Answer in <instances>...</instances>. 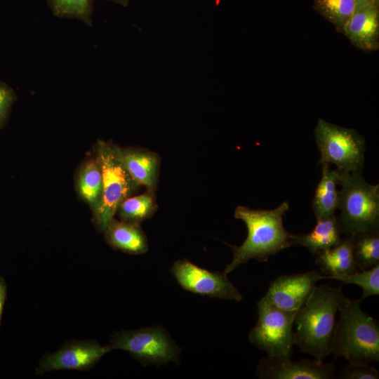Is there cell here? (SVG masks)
<instances>
[{"label":"cell","mask_w":379,"mask_h":379,"mask_svg":"<svg viewBox=\"0 0 379 379\" xmlns=\"http://www.w3.org/2000/svg\"><path fill=\"white\" fill-rule=\"evenodd\" d=\"M328 277L315 270L281 275L272 281L262 298L286 311L298 312L307 300L316 284Z\"/></svg>","instance_id":"cell-11"},{"label":"cell","mask_w":379,"mask_h":379,"mask_svg":"<svg viewBox=\"0 0 379 379\" xmlns=\"http://www.w3.org/2000/svg\"><path fill=\"white\" fill-rule=\"evenodd\" d=\"M368 4L378 6L379 0H365Z\"/></svg>","instance_id":"cell-30"},{"label":"cell","mask_w":379,"mask_h":379,"mask_svg":"<svg viewBox=\"0 0 379 379\" xmlns=\"http://www.w3.org/2000/svg\"><path fill=\"white\" fill-rule=\"evenodd\" d=\"M314 136L320 153L319 164H334L339 171H362L366 141L354 128L319 118Z\"/></svg>","instance_id":"cell-6"},{"label":"cell","mask_w":379,"mask_h":379,"mask_svg":"<svg viewBox=\"0 0 379 379\" xmlns=\"http://www.w3.org/2000/svg\"><path fill=\"white\" fill-rule=\"evenodd\" d=\"M288 209L287 201L270 210L238 206L234 218L245 223L248 234L240 246H230L232 260L223 272L227 274L253 259L267 262L270 256L291 247L293 234L285 229L283 223L284 215Z\"/></svg>","instance_id":"cell-1"},{"label":"cell","mask_w":379,"mask_h":379,"mask_svg":"<svg viewBox=\"0 0 379 379\" xmlns=\"http://www.w3.org/2000/svg\"><path fill=\"white\" fill-rule=\"evenodd\" d=\"M339 174L337 218L343 235L379 231V185L367 182L362 171H339Z\"/></svg>","instance_id":"cell-4"},{"label":"cell","mask_w":379,"mask_h":379,"mask_svg":"<svg viewBox=\"0 0 379 379\" xmlns=\"http://www.w3.org/2000/svg\"><path fill=\"white\" fill-rule=\"evenodd\" d=\"M77 190L93 212L99 205L102 192V171L95 155L87 158L79 168Z\"/></svg>","instance_id":"cell-19"},{"label":"cell","mask_w":379,"mask_h":379,"mask_svg":"<svg viewBox=\"0 0 379 379\" xmlns=\"http://www.w3.org/2000/svg\"><path fill=\"white\" fill-rule=\"evenodd\" d=\"M258 321L249 340L268 356L291 358L293 326L297 312L279 309L261 298L258 302Z\"/></svg>","instance_id":"cell-7"},{"label":"cell","mask_w":379,"mask_h":379,"mask_svg":"<svg viewBox=\"0 0 379 379\" xmlns=\"http://www.w3.org/2000/svg\"><path fill=\"white\" fill-rule=\"evenodd\" d=\"M361 300L342 298L331 342V354L343 357L350 363L379 360V326L378 321L364 312Z\"/></svg>","instance_id":"cell-3"},{"label":"cell","mask_w":379,"mask_h":379,"mask_svg":"<svg viewBox=\"0 0 379 379\" xmlns=\"http://www.w3.org/2000/svg\"><path fill=\"white\" fill-rule=\"evenodd\" d=\"M47 3L55 16L76 18L92 26L93 0H47Z\"/></svg>","instance_id":"cell-23"},{"label":"cell","mask_w":379,"mask_h":379,"mask_svg":"<svg viewBox=\"0 0 379 379\" xmlns=\"http://www.w3.org/2000/svg\"><path fill=\"white\" fill-rule=\"evenodd\" d=\"M117 155L131 176L147 190L156 191L158 186L161 158L148 149L116 145Z\"/></svg>","instance_id":"cell-13"},{"label":"cell","mask_w":379,"mask_h":379,"mask_svg":"<svg viewBox=\"0 0 379 379\" xmlns=\"http://www.w3.org/2000/svg\"><path fill=\"white\" fill-rule=\"evenodd\" d=\"M109 351L108 345L102 346L94 340H69L57 351L43 355L35 369L36 374L61 370L86 371Z\"/></svg>","instance_id":"cell-10"},{"label":"cell","mask_w":379,"mask_h":379,"mask_svg":"<svg viewBox=\"0 0 379 379\" xmlns=\"http://www.w3.org/2000/svg\"><path fill=\"white\" fill-rule=\"evenodd\" d=\"M335 373L333 363L321 359L293 361L268 355L260 360L256 368L257 377L262 379H333Z\"/></svg>","instance_id":"cell-12"},{"label":"cell","mask_w":379,"mask_h":379,"mask_svg":"<svg viewBox=\"0 0 379 379\" xmlns=\"http://www.w3.org/2000/svg\"><path fill=\"white\" fill-rule=\"evenodd\" d=\"M354 1H355L357 4V8H360L368 4L365 0H354Z\"/></svg>","instance_id":"cell-29"},{"label":"cell","mask_w":379,"mask_h":379,"mask_svg":"<svg viewBox=\"0 0 379 379\" xmlns=\"http://www.w3.org/2000/svg\"><path fill=\"white\" fill-rule=\"evenodd\" d=\"M314 8L331 22L338 32L344 27L357 8L354 0H314Z\"/></svg>","instance_id":"cell-22"},{"label":"cell","mask_w":379,"mask_h":379,"mask_svg":"<svg viewBox=\"0 0 379 379\" xmlns=\"http://www.w3.org/2000/svg\"><path fill=\"white\" fill-rule=\"evenodd\" d=\"M17 100L15 91L0 81V129L6 124L13 105Z\"/></svg>","instance_id":"cell-26"},{"label":"cell","mask_w":379,"mask_h":379,"mask_svg":"<svg viewBox=\"0 0 379 379\" xmlns=\"http://www.w3.org/2000/svg\"><path fill=\"white\" fill-rule=\"evenodd\" d=\"M155 192L147 190L144 193L129 197L118 207L117 213L120 220L140 224L153 216L157 210Z\"/></svg>","instance_id":"cell-20"},{"label":"cell","mask_w":379,"mask_h":379,"mask_svg":"<svg viewBox=\"0 0 379 379\" xmlns=\"http://www.w3.org/2000/svg\"><path fill=\"white\" fill-rule=\"evenodd\" d=\"M344 295L341 287L315 286L294 321V343L302 352L321 360L331 354L335 316Z\"/></svg>","instance_id":"cell-2"},{"label":"cell","mask_w":379,"mask_h":379,"mask_svg":"<svg viewBox=\"0 0 379 379\" xmlns=\"http://www.w3.org/2000/svg\"><path fill=\"white\" fill-rule=\"evenodd\" d=\"M352 237V253L359 270L379 265V231H365Z\"/></svg>","instance_id":"cell-21"},{"label":"cell","mask_w":379,"mask_h":379,"mask_svg":"<svg viewBox=\"0 0 379 379\" xmlns=\"http://www.w3.org/2000/svg\"><path fill=\"white\" fill-rule=\"evenodd\" d=\"M107 345L128 352L144 366L166 364L179 357L178 347L159 326L115 333Z\"/></svg>","instance_id":"cell-8"},{"label":"cell","mask_w":379,"mask_h":379,"mask_svg":"<svg viewBox=\"0 0 379 379\" xmlns=\"http://www.w3.org/2000/svg\"><path fill=\"white\" fill-rule=\"evenodd\" d=\"M171 272L185 290L211 298L240 301L242 295L223 271L212 272L187 259L175 261Z\"/></svg>","instance_id":"cell-9"},{"label":"cell","mask_w":379,"mask_h":379,"mask_svg":"<svg viewBox=\"0 0 379 379\" xmlns=\"http://www.w3.org/2000/svg\"><path fill=\"white\" fill-rule=\"evenodd\" d=\"M111 1H113L114 3L119 4L124 7L127 6L128 5L130 0H109Z\"/></svg>","instance_id":"cell-28"},{"label":"cell","mask_w":379,"mask_h":379,"mask_svg":"<svg viewBox=\"0 0 379 379\" xmlns=\"http://www.w3.org/2000/svg\"><path fill=\"white\" fill-rule=\"evenodd\" d=\"M364 363L349 362L343 368L339 375L340 379H378L379 373L376 368Z\"/></svg>","instance_id":"cell-25"},{"label":"cell","mask_w":379,"mask_h":379,"mask_svg":"<svg viewBox=\"0 0 379 379\" xmlns=\"http://www.w3.org/2000/svg\"><path fill=\"white\" fill-rule=\"evenodd\" d=\"M343 33L353 46L363 51H375L379 46L378 6L367 4L357 8Z\"/></svg>","instance_id":"cell-14"},{"label":"cell","mask_w":379,"mask_h":379,"mask_svg":"<svg viewBox=\"0 0 379 379\" xmlns=\"http://www.w3.org/2000/svg\"><path fill=\"white\" fill-rule=\"evenodd\" d=\"M315 256L316 264L328 279L358 270L353 257L352 235L343 236L337 246L324 250Z\"/></svg>","instance_id":"cell-17"},{"label":"cell","mask_w":379,"mask_h":379,"mask_svg":"<svg viewBox=\"0 0 379 379\" xmlns=\"http://www.w3.org/2000/svg\"><path fill=\"white\" fill-rule=\"evenodd\" d=\"M321 178L312 200V208L316 220H321L335 215L338 203V185L339 171L331 169L328 164H321Z\"/></svg>","instance_id":"cell-18"},{"label":"cell","mask_w":379,"mask_h":379,"mask_svg":"<svg viewBox=\"0 0 379 379\" xmlns=\"http://www.w3.org/2000/svg\"><path fill=\"white\" fill-rule=\"evenodd\" d=\"M94 149V155L102 171V192L99 205L92 212L93 221L98 231L104 232L121 203L136 192L141 185L119 158L116 145L98 140Z\"/></svg>","instance_id":"cell-5"},{"label":"cell","mask_w":379,"mask_h":379,"mask_svg":"<svg viewBox=\"0 0 379 379\" xmlns=\"http://www.w3.org/2000/svg\"><path fill=\"white\" fill-rule=\"evenodd\" d=\"M104 233L107 243L114 249L132 255L143 254L148 250L147 239L140 224L114 218Z\"/></svg>","instance_id":"cell-15"},{"label":"cell","mask_w":379,"mask_h":379,"mask_svg":"<svg viewBox=\"0 0 379 379\" xmlns=\"http://www.w3.org/2000/svg\"><path fill=\"white\" fill-rule=\"evenodd\" d=\"M343 234L337 215L317 220L315 227L308 233L293 234V245L305 247L312 255L334 247L341 241Z\"/></svg>","instance_id":"cell-16"},{"label":"cell","mask_w":379,"mask_h":379,"mask_svg":"<svg viewBox=\"0 0 379 379\" xmlns=\"http://www.w3.org/2000/svg\"><path fill=\"white\" fill-rule=\"evenodd\" d=\"M7 297V285L3 277L0 276V326Z\"/></svg>","instance_id":"cell-27"},{"label":"cell","mask_w":379,"mask_h":379,"mask_svg":"<svg viewBox=\"0 0 379 379\" xmlns=\"http://www.w3.org/2000/svg\"><path fill=\"white\" fill-rule=\"evenodd\" d=\"M332 279L344 284H352L361 287L363 294L361 300L379 294V265L368 270H357L350 274L335 276Z\"/></svg>","instance_id":"cell-24"}]
</instances>
